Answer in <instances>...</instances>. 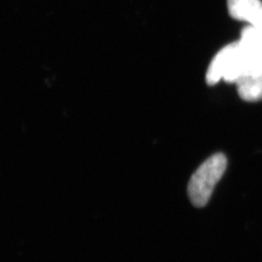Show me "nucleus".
Returning a JSON list of instances; mask_svg holds the SVG:
<instances>
[{"label":"nucleus","instance_id":"nucleus-3","mask_svg":"<svg viewBox=\"0 0 262 262\" xmlns=\"http://www.w3.org/2000/svg\"><path fill=\"white\" fill-rule=\"evenodd\" d=\"M238 43L245 64V75L262 73L261 30L247 26Z\"/></svg>","mask_w":262,"mask_h":262},{"label":"nucleus","instance_id":"nucleus-1","mask_svg":"<svg viewBox=\"0 0 262 262\" xmlns=\"http://www.w3.org/2000/svg\"><path fill=\"white\" fill-rule=\"evenodd\" d=\"M227 159L224 154H215L206 159L189 180L187 194L193 206H206L215 185L225 174Z\"/></svg>","mask_w":262,"mask_h":262},{"label":"nucleus","instance_id":"nucleus-5","mask_svg":"<svg viewBox=\"0 0 262 262\" xmlns=\"http://www.w3.org/2000/svg\"><path fill=\"white\" fill-rule=\"evenodd\" d=\"M237 91L240 97L248 102L262 99V73L247 74L237 81Z\"/></svg>","mask_w":262,"mask_h":262},{"label":"nucleus","instance_id":"nucleus-4","mask_svg":"<svg viewBox=\"0 0 262 262\" xmlns=\"http://www.w3.org/2000/svg\"><path fill=\"white\" fill-rule=\"evenodd\" d=\"M229 15L237 20L262 31V2L260 0H227Z\"/></svg>","mask_w":262,"mask_h":262},{"label":"nucleus","instance_id":"nucleus-2","mask_svg":"<svg viewBox=\"0 0 262 262\" xmlns=\"http://www.w3.org/2000/svg\"><path fill=\"white\" fill-rule=\"evenodd\" d=\"M245 75V64L238 41L223 48L213 58L207 71L209 85L217 84L221 80L236 84Z\"/></svg>","mask_w":262,"mask_h":262}]
</instances>
